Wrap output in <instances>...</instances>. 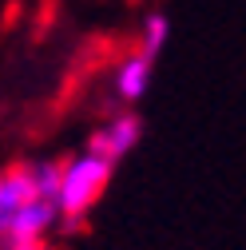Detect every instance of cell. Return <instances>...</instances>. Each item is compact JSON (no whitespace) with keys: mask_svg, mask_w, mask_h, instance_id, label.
I'll return each instance as SVG.
<instances>
[{"mask_svg":"<svg viewBox=\"0 0 246 250\" xmlns=\"http://www.w3.org/2000/svg\"><path fill=\"white\" fill-rule=\"evenodd\" d=\"M119 163L103 159L96 151H80L72 159H60V175H56V214H60V227H80L83 218L91 214L107 191V183L115 175Z\"/></svg>","mask_w":246,"mask_h":250,"instance_id":"cell-1","label":"cell"},{"mask_svg":"<svg viewBox=\"0 0 246 250\" xmlns=\"http://www.w3.org/2000/svg\"><path fill=\"white\" fill-rule=\"evenodd\" d=\"M56 175H60V163H52V159L20 163V167L0 171V230H4L36 195H56Z\"/></svg>","mask_w":246,"mask_h":250,"instance_id":"cell-2","label":"cell"},{"mask_svg":"<svg viewBox=\"0 0 246 250\" xmlns=\"http://www.w3.org/2000/svg\"><path fill=\"white\" fill-rule=\"evenodd\" d=\"M139 135H143V119H139V111H135V107H119L115 115H107L100 127L87 135L83 147L96 151V155H103V159H111V163H123V159L135 151Z\"/></svg>","mask_w":246,"mask_h":250,"instance_id":"cell-3","label":"cell"},{"mask_svg":"<svg viewBox=\"0 0 246 250\" xmlns=\"http://www.w3.org/2000/svg\"><path fill=\"white\" fill-rule=\"evenodd\" d=\"M155 64L159 60L147 56L143 48H131V52H123L115 60V68H111V96H115L119 107H135L147 96L151 80H155Z\"/></svg>","mask_w":246,"mask_h":250,"instance_id":"cell-4","label":"cell"},{"mask_svg":"<svg viewBox=\"0 0 246 250\" xmlns=\"http://www.w3.org/2000/svg\"><path fill=\"white\" fill-rule=\"evenodd\" d=\"M167 40H171V16L167 12H147L139 20V28H135V48H143L147 56L159 60V52L167 48Z\"/></svg>","mask_w":246,"mask_h":250,"instance_id":"cell-5","label":"cell"},{"mask_svg":"<svg viewBox=\"0 0 246 250\" xmlns=\"http://www.w3.org/2000/svg\"><path fill=\"white\" fill-rule=\"evenodd\" d=\"M40 250H56V246H40Z\"/></svg>","mask_w":246,"mask_h":250,"instance_id":"cell-6","label":"cell"}]
</instances>
